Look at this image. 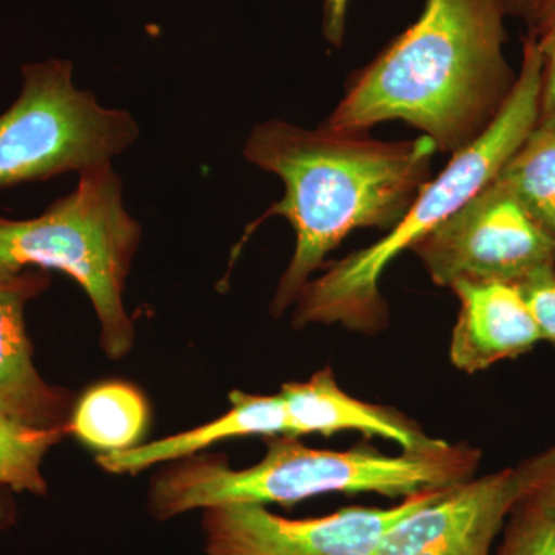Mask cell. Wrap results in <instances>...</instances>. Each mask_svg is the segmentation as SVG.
Masks as SVG:
<instances>
[{
  "label": "cell",
  "mask_w": 555,
  "mask_h": 555,
  "mask_svg": "<svg viewBox=\"0 0 555 555\" xmlns=\"http://www.w3.org/2000/svg\"><path fill=\"white\" fill-rule=\"evenodd\" d=\"M441 491V489H440ZM438 491L392 507H345L324 517L287 518L262 505L203 511L206 555H374L383 535Z\"/></svg>",
  "instance_id": "obj_9"
},
{
  "label": "cell",
  "mask_w": 555,
  "mask_h": 555,
  "mask_svg": "<svg viewBox=\"0 0 555 555\" xmlns=\"http://www.w3.org/2000/svg\"><path fill=\"white\" fill-rule=\"evenodd\" d=\"M347 7L349 0H326L324 35L335 46H339L345 38Z\"/></svg>",
  "instance_id": "obj_20"
},
{
  "label": "cell",
  "mask_w": 555,
  "mask_h": 555,
  "mask_svg": "<svg viewBox=\"0 0 555 555\" xmlns=\"http://www.w3.org/2000/svg\"><path fill=\"white\" fill-rule=\"evenodd\" d=\"M139 138L126 109L107 108L73 79V62L22 65V89L0 115V188L112 163Z\"/></svg>",
  "instance_id": "obj_6"
},
{
  "label": "cell",
  "mask_w": 555,
  "mask_h": 555,
  "mask_svg": "<svg viewBox=\"0 0 555 555\" xmlns=\"http://www.w3.org/2000/svg\"><path fill=\"white\" fill-rule=\"evenodd\" d=\"M288 436L331 437L346 430L396 441L403 451H427L441 443L422 433L406 418L386 408L364 403L338 386L334 372L323 369L308 382L281 386Z\"/></svg>",
  "instance_id": "obj_12"
},
{
  "label": "cell",
  "mask_w": 555,
  "mask_h": 555,
  "mask_svg": "<svg viewBox=\"0 0 555 555\" xmlns=\"http://www.w3.org/2000/svg\"><path fill=\"white\" fill-rule=\"evenodd\" d=\"M534 496L542 503L547 513L555 518V478L551 483L543 486L540 491H537Z\"/></svg>",
  "instance_id": "obj_23"
},
{
  "label": "cell",
  "mask_w": 555,
  "mask_h": 555,
  "mask_svg": "<svg viewBox=\"0 0 555 555\" xmlns=\"http://www.w3.org/2000/svg\"><path fill=\"white\" fill-rule=\"evenodd\" d=\"M229 401V411L211 422L152 443L138 444L127 451L101 454L96 463L105 473L124 476L163 463L189 459L230 438L288 436L286 409L280 392L275 396H258L233 390Z\"/></svg>",
  "instance_id": "obj_13"
},
{
  "label": "cell",
  "mask_w": 555,
  "mask_h": 555,
  "mask_svg": "<svg viewBox=\"0 0 555 555\" xmlns=\"http://www.w3.org/2000/svg\"><path fill=\"white\" fill-rule=\"evenodd\" d=\"M460 301L451 339V361L467 374L529 352L542 332L524 291L496 281H460L451 287Z\"/></svg>",
  "instance_id": "obj_11"
},
{
  "label": "cell",
  "mask_w": 555,
  "mask_h": 555,
  "mask_svg": "<svg viewBox=\"0 0 555 555\" xmlns=\"http://www.w3.org/2000/svg\"><path fill=\"white\" fill-rule=\"evenodd\" d=\"M437 149L429 138L379 141L360 131L302 129L287 120H266L248 134L244 156L276 175L283 198L268 217L286 218L295 250L281 276L270 310L281 315L357 229L396 228L430 181Z\"/></svg>",
  "instance_id": "obj_2"
},
{
  "label": "cell",
  "mask_w": 555,
  "mask_h": 555,
  "mask_svg": "<svg viewBox=\"0 0 555 555\" xmlns=\"http://www.w3.org/2000/svg\"><path fill=\"white\" fill-rule=\"evenodd\" d=\"M502 0H426L425 10L360 69L323 126L367 133L387 120L454 153L488 130L516 86Z\"/></svg>",
  "instance_id": "obj_1"
},
{
  "label": "cell",
  "mask_w": 555,
  "mask_h": 555,
  "mask_svg": "<svg viewBox=\"0 0 555 555\" xmlns=\"http://www.w3.org/2000/svg\"><path fill=\"white\" fill-rule=\"evenodd\" d=\"M545 2L546 0H502L507 16L524 22L526 28L531 27Z\"/></svg>",
  "instance_id": "obj_21"
},
{
  "label": "cell",
  "mask_w": 555,
  "mask_h": 555,
  "mask_svg": "<svg viewBox=\"0 0 555 555\" xmlns=\"http://www.w3.org/2000/svg\"><path fill=\"white\" fill-rule=\"evenodd\" d=\"M68 436V427H38L0 411V488L43 496L49 483L43 456Z\"/></svg>",
  "instance_id": "obj_16"
},
{
  "label": "cell",
  "mask_w": 555,
  "mask_h": 555,
  "mask_svg": "<svg viewBox=\"0 0 555 555\" xmlns=\"http://www.w3.org/2000/svg\"><path fill=\"white\" fill-rule=\"evenodd\" d=\"M555 478V444L516 467L438 491L383 535L374 555H492L507 518Z\"/></svg>",
  "instance_id": "obj_8"
},
{
  "label": "cell",
  "mask_w": 555,
  "mask_h": 555,
  "mask_svg": "<svg viewBox=\"0 0 555 555\" xmlns=\"http://www.w3.org/2000/svg\"><path fill=\"white\" fill-rule=\"evenodd\" d=\"M412 251L437 286L496 281L524 286L555 269V241L502 182H489Z\"/></svg>",
  "instance_id": "obj_7"
},
{
  "label": "cell",
  "mask_w": 555,
  "mask_h": 555,
  "mask_svg": "<svg viewBox=\"0 0 555 555\" xmlns=\"http://www.w3.org/2000/svg\"><path fill=\"white\" fill-rule=\"evenodd\" d=\"M50 283L46 270H27L0 283V411L38 427L67 426L76 403L69 390L40 375L25 324L28 302Z\"/></svg>",
  "instance_id": "obj_10"
},
{
  "label": "cell",
  "mask_w": 555,
  "mask_h": 555,
  "mask_svg": "<svg viewBox=\"0 0 555 555\" xmlns=\"http://www.w3.org/2000/svg\"><path fill=\"white\" fill-rule=\"evenodd\" d=\"M492 555H555V518L534 494L507 518L502 543Z\"/></svg>",
  "instance_id": "obj_17"
},
{
  "label": "cell",
  "mask_w": 555,
  "mask_h": 555,
  "mask_svg": "<svg viewBox=\"0 0 555 555\" xmlns=\"http://www.w3.org/2000/svg\"><path fill=\"white\" fill-rule=\"evenodd\" d=\"M526 35L534 40L540 56L539 126L555 127V0H546Z\"/></svg>",
  "instance_id": "obj_18"
},
{
  "label": "cell",
  "mask_w": 555,
  "mask_h": 555,
  "mask_svg": "<svg viewBox=\"0 0 555 555\" xmlns=\"http://www.w3.org/2000/svg\"><path fill=\"white\" fill-rule=\"evenodd\" d=\"M539 107L540 56L534 40L525 35L516 86L494 122L473 144L452 155L447 169L427 182L385 238L328 262L320 276L306 283L295 301L294 326L343 324L360 332L382 328L387 309L379 280L387 266L499 177L539 126Z\"/></svg>",
  "instance_id": "obj_4"
},
{
  "label": "cell",
  "mask_w": 555,
  "mask_h": 555,
  "mask_svg": "<svg viewBox=\"0 0 555 555\" xmlns=\"http://www.w3.org/2000/svg\"><path fill=\"white\" fill-rule=\"evenodd\" d=\"M141 236L124 204L122 179L112 163L102 164L79 173L76 189L39 217L0 214V283L27 270L64 272L93 305L105 356L122 360L134 346L124 295Z\"/></svg>",
  "instance_id": "obj_5"
},
{
  "label": "cell",
  "mask_w": 555,
  "mask_h": 555,
  "mask_svg": "<svg viewBox=\"0 0 555 555\" xmlns=\"http://www.w3.org/2000/svg\"><path fill=\"white\" fill-rule=\"evenodd\" d=\"M495 179L555 241V127H537Z\"/></svg>",
  "instance_id": "obj_15"
},
{
  "label": "cell",
  "mask_w": 555,
  "mask_h": 555,
  "mask_svg": "<svg viewBox=\"0 0 555 555\" xmlns=\"http://www.w3.org/2000/svg\"><path fill=\"white\" fill-rule=\"evenodd\" d=\"M480 452L441 441L427 451L387 455L357 447L326 451L298 437L268 441L257 465L233 469L219 456H189L153 477L149 511L159 521L224 505L292 506L326 494H374L409 499L469 480Z\"/></svg>",
  "instance_id": "obj_3"
},
{
  "label": "cell",
  "mask_w": 555,
  "mask_h": 555,
  "mask_svg": "<svg viewBox=\"0 0 555 555\" xmlns=\"http://www.w3.org/2000/svg\"><path fill=\"white\" fill-rule=\"evenodd\" d=\"M16 521V506L0 488V531H5Z\"/></svg>",
  "instance_id": "obj_22"
},
{
  "label": "cell",
  "mask_w": 555,
  "mask_h": 555,
  "mask_svg": "<svg viewBox=\"0 0 555 555\" xmlns=\"http://www.w3.org/2000/svg\"><path fill=\"white\" fill-rule=\"evenodd\" d=\"M147 425V400L124 382L90 387L76 401L67 423L68 434L101 454L138 447Z\"/></svg>",
  "instance_id": "obj_14"
},
{
  "label": "cell",
  "mask_w": 555,
  "mask_h": 555,
  "mask_svg": "<svg viewBox=\"0 0 555 555\" xmlns=\"http://www.w3.org/2000/svg\"><path fill=\"white\" fill-rule=\"evenodd\" d=\"M520 287L534 313L542 338L555 343V269L540 273Z\"/></svg>",
  "instance_id": "obj_19"
}]
</instances>
